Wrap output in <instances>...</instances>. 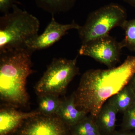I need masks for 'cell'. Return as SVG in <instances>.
Returning <instances> with one entry per match:
<instances>
[{"label": "cell", "mask_w": 135, "mask_h": 135, "mask_svg": "<svg viewBox=\"0 0 135 135\" xmlns=\"http://www.w3.org/2000/svg\"><path fill=\"white\" fill-rule=\"evenodd\" d=\"M135 73V56L113 68L88 70L74 93L77 109L95 119L106 101L128 85Z\"/></svg>", "instance_id": "1"}, {"label": "cell", "mask_w": 135, "mask_h": 135, "mask_svg": "<svg viewBox=\"0 0 135 135\" xmlns=\"http://www.w3.org/2000/svg\"><path fill=\"white\" fill-rule=\"evenodd\" d=\"M33 52L26 47L0 52V98L8 106L25 107L29 103L26 84L34 73Z\"/></svg>", "instance_id": "2"}, {"label": "cell", "mask_w": 135, "mask_h": 135, "mask_svg": "<svg viewBox=\"0 0 135 135\" xmlns=\"http://www.w3.org/2000/svg\"><path fill=\"white\" fill-rule=\"evenodd\" d=\"M39 20L16 5L0 17V52L26 47V42L38 35Z\"/></svg>", "instance_id": "3"}, {"label": "cell", "mask_w": 135, "mask_h": 135, "mask_svg": "<svg viewBox=\"0 0 135 135\" xmlns=\"http://www.w3.org/2000/svg\"><path fill=\"white\" fill-rule=\"evenodd\" d=\"M127 20V14L120 5L111 3L90 12L86 22L77 30L82 44L109 34L112 29L122 27Z\"/></svg>", "instance_id": "4"}, {"label": "cell", "mask_w": 135, "mask_h": 135, "mask_svg": "<svg viewBox=\"0 0 135 135\" xmlns=\"http://www.w3.org/2000/svg\"><path fill=\"white\" fill-rule=\"evenodd\" d=\"M77 57L73 59L55 58L37 83L35 90L38 95L52 94L59 96L79 73Z\"/></svg>", "instance_id": "5"}, {"label": "cell", "mask_w": 135, "mask_h": 135, "mask_svg": "<svg viewBox=\"0 0 135 135\" xmlns=\"http://www.w3.org/2000/svg\"><path fill=\"white\" fill-rule=\"evenodd\" d=\"M122 49L120 42L108 34L82 44L79 53L112 68L119 62Z\"/></svg>", "instance_id": "6"}, {"label": "cell", "mask_w": 135, "mask_h": 135, "mask_svg": "<svg viewBox=\"0 0 135 135\" xmlns=\"http://www.w3.org/2000/svg\"><path fill=\"white\" fill-rule=\"evenodd\" d=\"M70 132V128L56 114H39L26 120L18 135H67Z\"/></svg>", "instance_id": "7"}, {"label": "cell", "mask_w": 135, "mask_h": 135, "mask_svg": "<svg viewBox=\"0 0 135 135\" xmlns=\"http://www.w3.org/2000/svg\"><path fill=\"white\" fill-rule=\"evenodd\" d=\"M80 26L74 21L67 24L60 23L56 21L54 16H52L50 22L44 32L27 41L26 47L33 52L48 48L62 38L68 31L77 30Z\"/></svg>", "instance_id": "8"}, {"label": "cell", "mask_w": 135, "mask_h": 135, "mask_svg": "<svg viewBox=\"0 0 135 135\" xmlns=\"http://www.w3.org/2000/svg\"><path fill=\"white\" fill-rule=\"evenodd\" d=\"M0 110V135H8L21 127L29 118L41 114L38 110L24 112L8 106Z\"/></svg>", "instance_id": "9"}, {"label": "cell", "mask_w": 135, "mask_h": 135, "mask_svg": "<svg viewBox=\"0 0 135 135\" xmlns=\"http://www.w3.org/2000/svg\"><path fill=\"white\" fill-rule=\"evenodd\" d=\"M87 114L84 111L77 109L74 93L68 98L62 99L56 114L63 123L69 128L77 124Z\"/></svg>", "instance_id": "10"}, {"label": "cell", "mask_w": 135, "mask_h": 135, "mask_svg": "<svg viewBox=\"0 0 135 135\" xmlns=\"http://www.w3.org/2000/svg\"><path fill=\"white\" fill-rule=\"evenodd\" d=\"M115 107L109 101L105 103L95 119L102 135H112L116 131V116Z\"/></svg>", "instance_id": "11"}, {"label": "cell", "mask_w": 135, "mask_h": 135, "mask_svg": "<svg viewBox=\"0 0 135 135\" xmlns=\"http://www.w3.org/2000/svg\"><path fill=\"white\" fill-rule=\"evenodd\" d=\"M108 101L115 107L118 113H123L135 104V95L128 84Z\"/></svg>", "instance_id": "12"}, {"label": "cell", "mask_w": 135, "mask_h": 135, "mask_svg": "<svg viewBox=\"0 0 135 135\" xmlns=\"http://www.w3.org/2000/svg\"><path fill=\"white\" fill-rule=\"evenodd\" d=\"M37 7L52 16L67 12L74 7L76 0H34Z\"/></svg>", "instance_id": "13"}, {"label": "cell", "mask_w": 135, "mask_h": 135, "mask_svg": "<svg viewBox=\"0 0 135 135\" xmlns=\"http://www.w3.org/2000/svg\"><path fill=\"white\" fill-rule=\"evenodd\" d=\"M38 96V111L41 114L47 116L56 115L62 100L59 98V96L44 94Z\"/></svg>", "instance_id": "14"}, {"label": "cell", "mask_w": 135, "mask_h": 135, "mask_svg": "<svg viewBox=\"0 0 135 135\" xmlns=\"http://www.w3.org/2000/svg\"><path fill=\"white\" fill-rule=\"evenodd\" d=\"M73 135H102L92 116H85L77 124L70 128Z\"/></svg>", "instance_id": "15"}, {"label": "cell", "mask_w": 135, "mask_h": 135, "mask_svg": "<svg viewBox=\"0 0 135 135\" xmlns=\"http://www.w3.org/2000/svg\"><path fill=\"white\" fill-rule=\"evenodd\" d=\"M121 28L125 31V37L119 42L121 47L135 52V18L127 20Z\"/></svg>", "instance_id": "16"}, {"label": "cell", "mask_w": 135, "mask_h": 135, "mask_svg": "<svg viewBox=\"0 0 135 135\" xmlns=\"http://www.w3.org/2000/svg\"><path fill=\"white\" fill-rule=\"evenodd\" d=\"M123 114L121 130L135 131V104Z\"/></svg>", "instance_id": "17"}, {"label": "cell", "mask_w": 135, "mask_h": 135, "mask_svg": "<svg viewBox=\"0 0 135 135\" xmlns=\"http://www.w3.org/2000/svg\"><path fill=\"white\" fill-rule=\"evenodd\" d=\"M21 3L17 0H0V12L3 15L9 12L14 5Z\"/></svg>", "instance_id": "18"}, {"label": "cell", "mask_w": 135, "mask_h": 135, "mask_svg": "<svg viewBox=\"0 0 135 135\" xmlns=\"http://www.w3.org/2000/svg\"><path fill=\"white\" fill-rule=\"evenodd\" d=\"M112 135H135V131H128L120 130L115 131Z\"/></svg>", "instance_id": "19"}, {"label": "cell", "mask_w": 135, "mask_h": 135, "mask_svg": "<svg viewBox=\"0 0 135 135\" xmlns=\"http://www.w3.org/2000/svg\"><path fill=\"white\" fill-rule=\"evenodd\" d=\"M133 90L135 95V73L133 75L128 84Z\"/></svg>", "instance_id": "20"}, {"label": "cell", "mask_w": 135, "mask_h": 135, "mask_svg": "<svg viewBox=\"0 0 135 135\" xmlns=\"http://www.w3.org/2000/svg\"><path fill=\"white\" fill-rule=\"evenodd\" d=\"M125 2L135 8V0H123Z\"/></svg>", "instance_id": "21"}, {"label": "cell", "mask_w": 135, "mask_h": 135, "mask_svg": "<svg viewBox=\"0 0 135 135\" xmlns=\"http://www.w3.org/2000/svg\"><path fill=\"white\" fill-rule=\"evenodd\" d=\"M67 135H73L72 134H71V133H70H70H68V134Z\"/></svg>", "instance_id": "22"}]
</instances>
